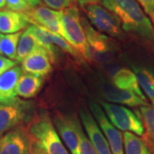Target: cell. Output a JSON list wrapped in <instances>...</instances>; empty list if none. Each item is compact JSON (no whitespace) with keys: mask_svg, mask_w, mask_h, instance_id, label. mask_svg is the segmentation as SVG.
Masks as SVG:
<instances>
[{"mask_svg":"<svg viewBox=\"0 0 154 154\" xmlns=\"http://www.w3.org/2000/svg\"><path fill=\"white\" fill-rule=\"evenodd\" d=\"M101 3L118 18L124 31L136 33L142 38L153 41L152 25L137 0H102Z\"/></svg>","mask_w":154,"mask_h":154,"instance_id":"6da1fadb","label":"cell"},{"mask_svg":"<svg viewBox=\"0 0 154 154\" xmlns=\"http://www.w3.org/2000/svg\"><path fill=\"white\" fill-rule=\"evenodd\" d=\"M62 11L61 25L63 38L85 60H93L91 51L84 32L79 10L74 5Z\"/></svg>","mask_w":154,"mask_h":154,"instance_id":"7a4b0ae2","label":"cell"},{"mask_svg":"<svg viewBox=\"0 0 154 154\" xmlns=\"http://www.w3.org/2000/svg\"><path fill=\"white\" fill-rule=\"evenodd\" d=\"M31 139L46 154H69L48 116H38L28 127Z\"/></svg>","mask_w":154,"mask_h":154,"instance_id":"3957f363","label":"cell"},{"mask_svg":"<svg viewBox=\"0 0 154 154\" xmlns=\"http://www.w3.org/2000/svg\"><path fill=\"white\" fill-rule=\"evenodd\" d=\"M100 104L105 115L117 129L124 132H131L140 136L143 135L142 122L135 112L122 105H113L105 101H101Z\"/></svg>","mask_w":154,"mask_h":154,"instance_id":"277c9868","label":"cell"},{"mask_svg":"<svg viewBox=\"0 0 154 154\" xmlns=\"http://www.w3.org/2000/svg\"><path fill=\"white\" fill-rule=\"evenodd\" d=\"M33 103L17 99L8 104H0V138L27 120L33 110Z\"/></svg>","mask_w":154,"mask_h":154,"instance_id":"5b68a950","label":"cell"},{"mask_svg":"<svg viewBox=\"0 0 154 154\" xmlns=\"http://www.w3.org/2000/svg\"><path fill=\"white\" fill-rule=\"evenodd\" d=\"M84 11L90 22L99 32L116 38H121L122 36L121 22L106 8L99 5H89L84 7Z\"/></svg>","mask_w":154,"mask_h":154,"instance_id":"8992f818","label":"cell"},{"mask_svg":"<svg viewBox=\"0 0 154 154\" xmlns=\"http://www.w3.org/2000/svg\"><path fill=\"white\" fill-rule=\"evenodd\" d=\"M84 32L91 51L92 58L97 61H109L113 57V44L106 35L95 30L85 18H82Z\"/></svg>","mask_w":154,"mask_h":154,"instance_id":"52a82bcc","label":"cell"},{"mask_svg":"<svg viewBox=\"0 0 154 154\" xmlns=\"http://www.w3.org/2000/svg\"><path fill=\"white\" fill-rule=\"evenodd\" d=\"M90 110L92 115L98 122L104 135L106 138L112 154H124L123 149V137L119 129H117L109 120L101 106L96 102L90 103Z\"/></svg>","mask_w":154,"mask_h":154,"instance_id":"ba28073f","label":"cell"},{"mask_svg":"<svg viewBox=\"0 0 154 154\" xmlns=\"http://www.w3.org/2000/svg\"><path fill=\"white\" fill-rule=\"evenodd\" d=\"M31 142L28 130L17 127L0 138V154H29Z\"/></svg>","mask_w":154,"mask_h":154,"instance_id":"9c48e42d","label":"cell"},{"mask_svg":"<svg viewBox=\"0 0 154 154\" xmlns=\"http://www.w3.org/2000/svg\"><path fill=\"white\" fill-rule=\"evenodd\" d=\"M77 118L59 115L54 118V125L70 154H81L80 138L77 132Z\"/></svg>","mask_w":154,"mask_h":154,"instance_id":"30bf717a","label":"cell"},{"mask_svg":"<svg viewBox=\"0 0 154 154\" xmlns=\"http://www.w3.org/2000/svg\"><path fill=\"white\" fill-rule=\"evenodd\" d=\"M25 14L28 16L31 23L44 27L63 37V32L61 25V11H55L45 6H38L32 8Z\"/></svg>","mask_w":154,"mask_h":154,"instance_id":"8fae6325","label":"cell"},{"mask_svg":"<svg viewBox=\"0 0 154 154\" xmlns=\"http://www.w3.org/2000/svg\"><path fill=\"white\" fill-rule=\"evenodd\" d=\"M80 116L88 140L97 152L99 154H112L106 138L90 111L82 108L80 110Z\"/></svg>","mask_w":154,"mask_h":154,"instance_id":"7c38bea8","label":"cell"},{"mask_svg":"<svg viewBox=\"0 0 154 154\" xmlns=\"http://www.w3.org/2000/svg\"><path fill=\"white\" fill-rule=\"evenodd\" d=\"M51 63L48 52L43 48L33 52L22 61V69L23 72L44 77L52 71Z\"/></svg>","mask_w":154,"mask_h":154,"instance_id":"4fadbf2b","label":"cell"},{"mask_svg":"<svg viewBox=\"0 0 154 154\" xmlns=\"http://www.w3.org/2000/svg\"><path fill=\"white\" fill-rule=\"evenodd\" d=\"M102 95L104 96V99L110 103L121 104L131 107L148 105L146 99L140 98L132 91L119 89L111 85L105 86L102 88Z\"/></svg>","mask_w":154,"mask_h":154,"instance_id":"5bb4252c","label":"cell"},{"mask_svg":"<svg viewBox=\"0 0 154 154\" xmlns=\"http://www.w3.org/2000/svg\"><path fill=\"white\" fill-rule=\"evenodd\" d=\"M22 72V67L17 65L0 76V104H8L17 99V82Z\"/></svg>","mask_w":154,"mask_h":154,"instance_id":"9a60e30c","label":"cell"},{"mask_svg":"<svg viewBox=\"0 0 154 154\" xmlns=\"http://www.w3.org/2000/svg\"><path fill=\"white\" fill-rule=\"evenodd\" d=\"M30 20L25 13L12 11H0V33L5 34L19 33L28 27Z\"/></svg>","mask_w":154,"mask_h":154,"instance_id":"2e32d148","label":"cell"},{"mask_svg":"<svg viewBox=\"0 0 154 154\" xmlns=\"http://www.w3.org/2000/svg\"><path fill=\"white\" fill-rule=\"evenodd\" d=\"M43 77L22 72L17 86V94L24 99H31L37 95L43 86Z\"/></svg>","mask_w":154,"mask_h":154,"instance_id":"e0dca14e","label":"cell"},{"mask_svg":"<svg viewBox=\"0 0 154 154\" xmlns=\"http://www.w3.org/2000/svg\"><path fill=\"white\" fill-rule=\"evenodd\" d=\"M112 84L116 88L132 91L143 99H146L142 93L134 72L128 69H120L112 76Z\"/></svg>","mask_w":154,"mask_h":154,"instance_id":"ac0fdd59","label":"cell"},{"mask_svg":"<svg viewBox=\"0 0 154 154\" xmlns=\"http://www.w3.org/2000/svg\"><path fill=\"white\" fill-rule=\"evenodd\" d=\"M142 122L144 134L142 140L150 149L152 154H154V107L140 106L134 111Z\"/></svg>","mask_w":154,"mask_h":154,"instance_id":"d6986e66","label":"cell"},{"mask_svg":"<svg viewBox=\"0 0 154 154\" xmlns=\"http://www.w3.org/2000/svg\"><path fill=\"white\" fill-rule=\"evenodd\" d=\"M43 48L44 47L39 44L37 38L30 32V30L27 28L24 32L22 33L19 40L16 61L17 63H22L28 56Z\"/></svg>","mask_w":154,"mask_h":154,"instance_id":"ffe728a7","label":"cell"},{"mask_svg":"<svg viewBox=\"0 0 154 154\" xmlns=\"http://www.w3.org/2000/svg\"><path fill=\"white\" fill-rule=\"evenodd\" d=\"M138 83L149 99H154V70L146 67H133Z\"/></svg>","mask_w":154,"mask_h":154,"instance_id":"44dd1931","label":"cell"},{"mask_svg":"<svg viewBox=\"0 0 154 154\" xmlns=\"http://www.w3.org/2000/svg\"><path fill=\"white\" fill-rule=\"evenodd\" d=\"M122 137L124 154H152L146 144L136 134L131 132H124Z\"/></svg>","mask_w":154,"mask_h":154,"instance_id":"7402d4cb","label":"cell"},{"mask_svg":"<svg viewBox=\"0 0 154 154\" xmlns=\"http://www.w3.org/2000/svg\"><path fill=\"white\" fill-rule=\"evenodd\" d=\"M22 32L11 34H0V54L11 60L17 59V47Z\"/></svg>","mask_w":154,"mask_h":154,"instance_id":"603a6c76","label":"cell"},{"mask_svg":"<svg viewBox=\"0 0 154 154\" xmlns=\"http://www.w3.org/2000/svg\"><path fill=\"white\" fill-rule=\"evenodd\" d=\"M44 28L47 38L50 40V42L53 45H55L57 47H59L62 51H65L67 53L70 54V55L75 57H81L80 54L72 47L68 43V41L63 37H62L61 35L57 34V33H53V32H51V31H50L47 28Z\"/></svg>","mask_w":154,"mask_h":154,"instance_id":"cb8c5ba5","label":"cell"},{"mask_svg":"<svg viewBox=\"0 0 154 154\" xmlns=\"http://www.w3.org/2000/svg\"><path fill=\"white\" fill-rule=\"evenodd\" d=\"M77 132L80 138V148H81V154H99L95 150L94 146L90 142V140L87 137L86 134L83 131L82 125L80 122L77 120L76 122Z\"/></svg>","mask_w":154,"mask_h":154,"instance_id":"d4e9b609","label":"cell"},{"mask_svg":"<svg viewBox=\"0 0 154 154\" xmlns=\"http://www.w3.org/2000/svg\"><path fill=\"white\" fill-rule=\"evenodd\" d=\"M6 8L9 11L21 13H26L32 9L26 0H6Z\"/></svg>","mask_w":154,"mask_h":154,"instance_id":"484cf974","label":"cell"},{"mask_svg":"<svg viewBox=\"0 0 154 154\" xmlns=\"http://www.w3.org/2000/svg\"><path fill=\"white\" fill-rule=\"evenodd\" d=\"M46 5L55 11H63L72 5L71 0H42Z\"/></svg>","mask_w":154,"mask_h":154,"instance_id":"4316f807","label":"cell"},{"mask_svg":"<svg viewBox=\"0 0 154 154\" xmlns=\"http://www.w3.org/2000/svg\"><path fill=\"white\" fill-rule=\"evenodd\" d=\"M17 61L11 60L10 58L0 54V76L3 75L9 69H12L13 67L17 66Z\"/></svg>","mask_w":154,"mask_h":154,"instance_id":"83f0119b","label":"cell"},{"mask_svg":"<svg viewBox=\"0 0 154 154\" xmlns=\"http://www.w3.org/2000/svg\"><path fill=\"white\" fill-rule=\"evenodd\" d=\"M137 2L141 5L145 12L148 15L154 13V0H137Z\"/></svg>","mask_w":154,"mask_h":154,"instance_id":"f1b7e54d","label":"cell"},{"mask_svg":"<svg viewBox=\"0 0 154 154\" xmlns=\"http://www.w3.org/2000/svg\"><path fill=\"white\" fill-rule=\"evenodd\" d=\"M32 140V139H31ZM29 154H46L43 151V149L41 148L38 144L36 143L34 140H32V142H31V148H30V152Z\"/></svg>","mask_w":154,"mask_h":154,"instance_id":"f546056e","label":"cell"},{"mask_svg":"<svg viewBox=\"0 0 154 154\" xmlns=\"http://www.w3.org/2000/svg\"><path fill=\"white\" fill-rule=\"evenodd\" d=\"M82 7L89 5H99L102 0H73Z\"/></svg>","mask_w":154,"mask_h":154,"instance_id":"4dcf8cb0","label":"cell"},{"mask_svg":"<svg viewBox=\"0 0 154 154\" xmlns=\"http://www.w3.org/2000/svg\"><path fill=\"white\" fill-rule=\"evenodd\" d=\"M28 2V4L31 6L32 8H35L38 6H41L42 5V1L41 0H26Z\"/></svg>","mask_w":154,"mask_h":154,"instance_id":"1f68e13d","label":"cell"},{"mask_svg":"<svg viewBox=\"0 0 154 154\" xmlns=\"http://www.w3.org/2000/svg\"><path fill=\"white\" fill-rule=\"evenodd\" d=\"M6 6V0H0V10L4 9Z\"/></svg>","mask_w":154,"mask_h":154,"instance_id":"d6a6232c","label":"cell"},{"mask_svg":"<svg viewBox=\"0 0 154 154\" xmlns=\"http://www.w3.org/2000/svg\"><path fill=\"white\" fill-rule=\"evenodd\" d=\"M150 17H151V19H152V21L154 23V13L153 14H152V15H150Z\"/></svg>","mask_w":154,"mask_h":154,"instance_id":"836d02e7","label":"cell"},{"mask_svg":"<svg viewBox=\"0 0 154 154\" xmlns=\"http://www.w3.org/2000/svg\"><path fill=\"white\" fill-rule=\"evenodd\" d=\"M152 105H153V107H154V99L152 100Z\"/></svg>","mask_w":154,"mask_h":154,"instance_id":"e575fe53","label":"cell"},{"mask_svg":"<svg viewBox=\"0 0 154 154\" xmlns=\"http://www.w3.org/2000/svg\"><path fill=\"white\" fill-rule=\"evenodd\" d=\"M0 34H1V33H0Z\"/></svg>","mask_w":154,"mask_h":154,"instance_id":"d590c367","label":"cell"}]
</instances>
